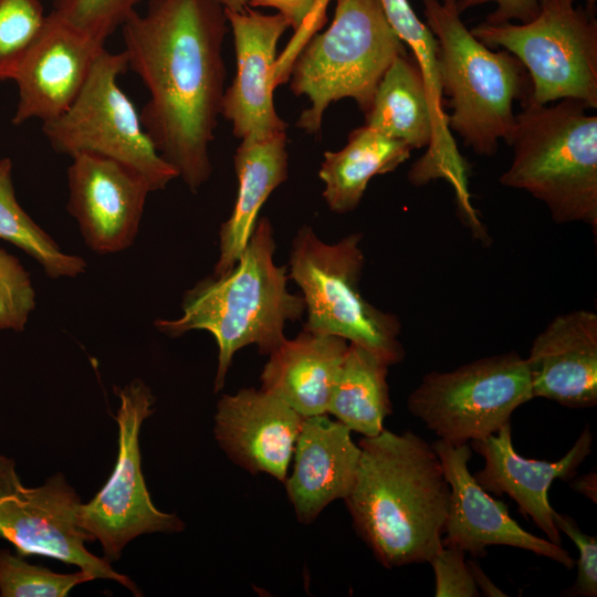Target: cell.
I'll return each mask as SVG.
<instances>
[{"mask_svg": "<svg viewBox=\"0 0 597 597\" xmlns=\"http://www.w3.org/2000/svg\"><path fill=\"white\" fill-rule=\"evenodd\" d=\"M0 239L33 258L51 279L75 277L86 270V261L63 252L56 242L18 202L12 181V161L0 159Z\"/></svg>", "mask_w": 597, "mask_h": 597, "instance_id": "26", "label": "cell"}, {"mask_svg": "<svg viewBox=\"0 0 597 597\" xmlns=\"http://www.w3.org/2000/svg\"><path fill=\"white\" fill-rule=\"evenodd\" d=\"M526 359L533 398L568 408L597 405V314L576 310L554 317Z\"/></svg>", "mask_w": 597, "mask_h": 597, "instance_id": "19", "label": "cell"}, {"mask_svg": "<svg viewBox=\"0 0 597 597\" xmlns=\"http://www.w3.org/2000/svg\"><path fill=\"white\" fill-rule=\"evenodd\" d=\"M350 432L327 413L304 418L293 452V471L284 481L298 522L312 523L331 502L349 493L360 458Z\"/></svg>", "mask_w": 597, "mask_h": 597, "instance_id": "20", "label": "cell"}, {"mask_svg": "<svg viewBox=\"0 0 597 597\" xmlns=\"http://www.w3.org/2000/svg\"><path fill=\"white\" fill-rule=\"evenodd\" d=\"M531 399L526 359L509 352L453 370L430 371L407 406L439 439L460 444L494 434Z\"/></svg>", "mask_w": 597, "mask_h": 597, "instance_id": "10", "label": "cell"}, {"mask_svg": "<svg viewBox=\"0 0 597 597\" xmlns=\"http://www.w3.org/2000/svg\"><path fill=\"white\" fill-rule=\"evenodd\" d=\"M82 502L62 473L35 488L25 486L12 458L0 454V537L17 554L39 555L73 564L93 579H112L140 596L137 585L85 544L95 538L78 524Z\"/></svg>", "mask_w": 597, "mask_h": 597, "instance_id": "12", "label": "cell"}, {"mask_svg": "<svg viewBox=\"0 0 597 597\" xmlns=\"http://www.w3.org/2000/svg\"><path fill=\"white\" fill-rule=\"evenodd\" d=\"M93 580L83 570L55 573L28 563L24 557L0 549L1 597H65L77 585Z\"/></svg>", "mask_w": 597, "mask_h": 597, "instance_id": "28", "label": "cell"}, {"mask_svg": "<svg viewBox=\"0 0 597 597\" xmlns=\"http://www.w3.org/2000/svg\"><path fill=\"white\" fill-rule=\"evenodd\" d=\"M127 69L123 51L105 49L72 105L42 123V130L56 153L71 158L94 154L123 163L138 170L154 192L165 189L178 174L158 154L139 112L118 84Z\"/></svg>", "mask_w": 597, "mask_h": 597, "instance_id": "9", "label": "cell"}, {"mask_svg": "<svg viewBox=\"0 0 597 597\" xmlns=\"http://www.w3.org/2000/svg\"><path fill=\"white\" fill-rule=\"evenodd\" d=\"M450 486L443 546H454L474 557L486 555L490 545H506L547 557L572 569L575 561L561 545L522 528L505 503L495 500L469 471L472 450L468 443L438 439L432 444Z\"/></svg>", "mask_w": 597, "mask_h": 597, "instance_id": "15", "label": "cell"}, {"mask_svg": "<svg viewBox=\"0 0 597 597\" xmlns=\"http://www.w3.org/2000/svg\"><path fill=\"white\" fill-rule=\"evenodd\" d=\"M471 33L491 49H503L525 69L537 104L570 98L597 108V20L575 0H540L526 23L483 21Z\"/></svg>", "mask_w": 597, "mask_h": 597, "instance_id": "8", "label": "cell"}, {"mask_svg": "<svg viewBox=\"0 0 597 597\" xmlns=\"http://www.w3.org/2000/svg\"><path fill=\"white\" fill-rule=\"evenodd\" d=\"M144 0H53V12L91 36L106 42Z\"/></svg>", "mask_w": 597, "mask_h": 597, "instance_id": "29", "label": "cell"}, {"mask_svg": "<svg viewBox=\"0 0 597 597\" xmlns=\"http://www.w3.org/2000/svg\"><path fill=\"white\" fill-rule=\"evenodd\" d=\"M304 418L270 392L242 388L219 399L213 432L232 462L284 482Z\"/></svg>", "mask_w": 597, "mask_h": 597, "instance_id": "17", "label": "cell"}, {"mask_svg": "<svg viewBox=\"0 0 597 597\" xmlns=\"http://www.w3.org/2000/svg\"><path fill=\"white\" fill-rule=\"evenodd\" d=\"M316 0H250V7L271 8L281 13L289 22L290 28L296 31L311 12Z\"/></svg>", "mask_w": 597, "mask_h": 597, "instance_id": "35", "label": "cell"}, {"mask_svg": "<svg viewBox=\"0 0 597 597\" xmlns=\"http://www.w3.org/2000/svg\"><path fill=\"white\" fill-rule=\"evenodd\" d=\"M386 19L404 42L410 54L422 67L432 66L437 60L438 43L408 0H380Z\"/></svg>", "mask_w": 597, "mask_h": 597, "instance_id": "31", "label": "cell"}, {"mask_svg": "<svg viewBox=\"0 0 597 597\" xmlns=\"http://www.w3.org/2000/svg\"><path fill=\"white\" fill-rule=\"evenodd\" d=\"M434 574V596L475 597L479 589L467 565L465 552L441 546L429 559Z\"/></svg>", "mask_w": 597, "mask_h": 597, "instance_id": "32", "label": "cell"}, {"mask_svg": "<svg viewBox=\"0 0 597 597\" xmlns=\"http://www.w3.org/2000/svg\"><path fill=\"white\" fill-rule=\"evenodd\" d=\"M362 239L360 233H352L327 243L311 226H303L292 240L287 274L305 304L304 331L339 336L391 366L405 357L401 324L395 314L377 308L360 293L365 265Z\"/></svg>", "mask_w": 597, "mask_h": 597, "instance_id": "7", "label": "cell"}, {"mask_svg": "<svg viewBox=\"0 0 597 597\" xmlns=\"http://www.w3.org/2000/svg\"><path fill=\"white\" fill-rule=\"evenodd\" d=\"M104 50L105 42L51 11L13 80L19 100L12 123L21 125L32 118L45 123L63 114Z\"/></svg>", "mask_w": 597, "mask_h": 597, "instance_id": "16", "label": "cell"}, {"mask_svg": "<svg viewBox=\"0 0 597 597\" xmlns=\"http://www.w3.org/2000/svg\"><path fill=\"white\" fill-rule=\"evenodd\" d=\"M408 49L388 23L380 0H335L329 27L313 35L293 59L290 88L310 106L296 121L320 136L332 103L352 98L365 114L391 62Z\"/></svg>", "mask_w": 597, "mask_h": 597, "instance_id": "6", "label": "cell"}, {"mask_svg": "<svg viewBox=\"0 0 597 597\" xmlns=\"http://www.w3.org/2000/svg\"><path fill=\"white\" fill-rule=\"evenodd\" d=\"M364 115V125L404 142L412 150L432 145L436 122L425 78L411 54L395 57Z\"/></svg>", "mask_w": 597, "mask_h": 597, "instance_id": "24", "label": "cell"}, {"mask_svg": "<svg viewBox=\"0 0 597 597\" xmlns=\"http://www.w3.org/2000/svg\"><path fill=\"white\" fill-rule=\"evenodd\" d=\"M67 186L66 209L87 248L112 254L132 247L153 192L138 170L107 157L78 154L67 168Z\"/></svg>", "mask_w": 597, "mask_h": 597, "instance_id": "13", "label": "cell"}, {"mask_svg": "<svg viewBox=\"0 0 597 597\" xmlns=\"http://www.w3.org/2000/svg\"><path fill=\"white\" fill-rule=\"evenodd\" d=\"M274 229L266 218L258 219L247 247L227 274L210 275L185 292L181 315L158 318L154 326L169 337L195 329L209 332L218 346L214 391L222 389L234 354L255 345L270 355L285 339V325L303 316L302 295L287 289L286 265H277Z\"/></svg>", "mask_w": 597, "mask_h": 597, "instance_id": "3", "label": "cell"}, {"mask_svg": "<svg viewBox=\"0 0 597 597\" xmlns=\"http://www.w3.org/2000/svg\"><path fill=\"white\" fill-rule=\"evenodd\" d=\"M580 101L528 97L509 140L513 157L500 182L542 201L557 223L597 230V115Z\"/></svg>", "mask_w": 597, "mask_h": 597, "instance_id": "5", "label": "cell"}, {"mask_svg": "<svg viewBox=\"0 0 597 597\" xmlns=\"http://www.w3.org/2000/svg\"><path fill=\"white\" fill-rule=\"evenodd\" d=\"M233 34L237 73L226 88L221 115L240 140H262L286 133L287 123L277 114L276 45L290 28L281 13L264 14L249 7L226 10Z\"/></svg>", "mask_w": 597, "mask_h": 597, "instance_id": "14", "label": "cell"}, {"mask_svg": "<svg viewBox=\"0 0 597 597\" xmlns=\"http://www.w3.org/2000/svg\"><path fill=\"white\" fill-rule=\"evenodd\" d=\"M467 565L472 574V577L474 579V583L484 595L491 596V597H502L506 596V594L501 590L498 586L493 584V582L485 575L483 569L480 567L478 563L474 561H467Z\"/></svg>", "mask_w": 597, "mask_h": 597, "instance_id": "36", "label": "cell"}, {"mask_svg": "<svg viewBox=\"0 0 597 597\" xmlns=\"http://www.w3.org/2000/svg\"><path fill=\"white\" fill-rule=\"evenodd\" d=\"M486 3L495 4V9L485 19L490 23H526L533 20L540 10V0H457L461 13Z\"/></svg>", "mask_w": 597, "mask_h": 597, "instance_id": "34", "label": "cell"}, {"mask_svg": "<svg viewBox=\"0 0 597 597\" xmlns=\"http://www.w3.org/2000/svg\"><path fill=\"white\" fill-rule=\"evenodd\" d=\"M348 345L339 336L303 329L269 355L260 376L261 389L303 417L327 413Z\"/></svg>", "mask_w": 597, "mask_h": 597, "instance_id": "21", "label": "cell"}, {"mask_svg": "<svg viewBox=\"0 0 597 597\" xmlns=\"http://www.w3.org/2000/svg\"><path fill=\"white\" fill-rule=\"evenodd\" d=\"M389 365L373 352L349 343L327 407L350 431L374 437L392 412L387 381Z\"/></svg>", "mask_w": 597, "mask_h": 597, "instance_id": "25", "label": "cell"}, {"mask_svg": "<svg viewBox=\"0 0 597 597\" xmlns=\"http://www.w3.org/2000/svg\"><path fill=\"white\" fill-rule=\"evenodd\" d=\"M344 499L353 525L386 568L425 563L442 546L450 486L432 446L411 431L363 437Z\"/></svg>", "mask_w": 597, "mask_h": 597, "instance_id": "2", "label": "cell"}, {"mask_svg": "<svg viewBox=\"0 0 597 597\" xmlns=\"http://www.w3.org/2000/svg\"><path fill=\"white\" fill-rule=\"evenodd\" d=\"M34 307L30 274L14 255L0 248V332H23Z\"/></svg>", "mask_w": 597, "mask_h": 597, "instance_id": "30", "label": "cell"}, {"mask_svg": "<svg viewBox=\"0 0 597 597\" xmlns=\"http://www.w3.org/2000/svg\"><path fill=\"white\" fill-rule=\"evenodd\" d=\"M228 25L218 0H148L144 13L134 11L121 27L127 66L149 93L143 127L192 192L212 175Z\"/></svg>", "mask_w": 597, "mask_h": 597, "instance_id": "1", "label": "cell"}, {"mask_svg": "<svg viewBox=\"0 0 597 597\" xmlns=\"http://www.w3.org/2000/svg\"><path fill=\"white\" fill-rule=\"evenodd\" d=\"M238 179L235 202L219 230L214 276L230 272L240 259L269 196L289 176L286 133L262 140H241L234 156Z\"/></svg>", "mask_w": 597, "mask_h": 597, "instance_id": "22", "label": "cell"}, {"mask_svg": "<svg viewBox=\"0 0 597 597\" xmlns=\"http://www.w3.org/2000/svg\"><path fill=\"white\" fill-rule=\"evenodd\" d=\"M593 433L586 427L568 452L555 462L519 455L512 443L511 423L486 438L472 441L473 449L484 459V467L473 476L486 491L507 494L520 512L532 519L547 540L561 545V532L554 520L548 490L554 480H568L591 452Z\"/></svg>", "mask_w": 597, "mask_h": 597, "instance_id": "18", "label": "cell"}, {"mask_svg": "<svg viewBox=\"0 0 597 597\" xmlns=\"http://www.w3.org/2000/svg\"><path fill=\"white\" fill-rule=\"evenodd\" d=\"M554 520L559 532L565 533L577 546V577L566 596H597V538L584 533L577 522L569 515L555 512Z\"/></svg>", "mask_w": 597, "mask_h": 597, "instance_id": "33", "label": "cell"}, {"mask_svg": "<svg viewBox=\"0 0 597 597\" xmlns=\"http://www.w3.org/2000/svg\"><path fill=\"white\" fill-rule=\"evenodd\" d=\"M46 15L41 0H0V82L14 80Z\"/></svg>", "mask_w": 597, "mask_h": 597, "instance_id": "27", "label": "cell"}, {"mask_svg": "<svg viewBox=\"0 0 597 597\" xmlns=\"http://www.w3.org/2000/svg\"><path fill=\"white\" fill-rule=\"evenodd\" d=\"M425 23L438 43L439 83L450 132L479 156L492 157L509 143L514 103L531 92L521 62L503 49H491L465 27L457 0H421Z\"/></svg>", "mask_w": 597, "mask_h": 597, "instance_id": "4", "label": "cell"}, {"mask_svg": "<svg viewBox=\"0 0 597 597\" xmlns=\"http://www.w3.org/2000/svg\"><path fill=\"white\" fill-rule=\"evenodd\" d=\"M226 10L241 12L250 7V0H218Z\"/></svg>", "mask_w": 597, "mask_h": 597, "instance_id": "38", "label": "cell"}, {"mask_svg": "<svg viewBox=\"0 0 597 597\" xmlns=\"http://www.w3.org/2000/svg\"><path fill=\"white\" fill-rule=\"evenodd\" d=\"M411 151L404 142L369 126L353 129L342 149L323 154L318 177L328 209L335 213L354 211L371 178L396 170Z\"/></svg>", "mask_w": 597, "mask_h": 597, "instance_id": "23", "label": "cell"}, {"mask_svg": "<svg viewBox=\"0 0 597 597\" xmlns=\"http://www.w3.org/2000/svg\"><path fill=\"white\" fill-rule=\"evenodd\" d=\"M119 406L114 417L118 426V452L112 475L87 503L81 504L80 526L102 545L107 562L117 561L135 537L148 533H176L184 522L159 511L150 499L142 472L139 431L154 413L156 398L139 378L115 387Z\"/></svg>", "mask_w": 597, "mask_h": 597, "instance_id": "11", "label": "cell"}, {"mask_svg": "<svg viewBox=\"0 0 597 597\" xmlns=\"http://www.w3.org/2000/svg\"><path fill=\"white\" fill-rule=\"evenodd\" d=\"M596 473L590 472L578 479H574L570 486L596 503Z\"/></svg>", "mask_w": 597, "mask_h": 597, "instance_id": "37", "label": "cell"}, {"mask_svg": "<svg viewBox=\"0 0 597 597\" xmlns=\"http://www.w3.org/2000/svg\"><path fill=\"white\" fill-rule=\"evenodd\" d=\"M575 1H577V0H575ZM596 3H597V0H585V8H586L589 12L595 13V11H596Z\"/></svg>", "mask_w": 597, "mask_h": 597, "instance_id": "39", "label": "cell"}]
</instances>
